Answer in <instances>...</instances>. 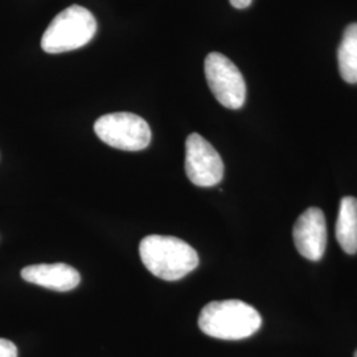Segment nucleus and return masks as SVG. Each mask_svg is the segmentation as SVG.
<instances>
[{"instance_id": "1", "label": "nucleus", "mask_w": 357, "mask_h": 357, "mask_svg": "<svg viewBox=\"0 0 357 357\" xmlns=\"http://www.w3.org/2000/svg\"><path fill=\"white\" fill-rule=\"evenodd\" d=\"M139 255L146 268L165 281H178L199 266L197 252L172 236L144 237L139 245Z\"/></svg>"}, {"instance_id": "2", "label": "nucleus", "mask_w": 357, "mask_h": 357, "mask_svg": "<svg viewBox=\"0 0 357 357\" xmlns=\"http://www.w3.org/2000/svg\"><path fill=\"white\" fill-rule=\"evenodd\" d=\"M261 326L262 318L255 307L237 299L211 302L199 315L200 330L221 340H243Z\"/></svg>"}, {"instance_id": "3", "label": "nucleus", "mask_w": 357, "mask_h": 357, "mask_svg": "<svg viewBox=\"0 0 357 357\" xmlns=\"http://www.w3.org/2000/svg\"><path fill=\"white\" fill-rule=\"evenodd\" d=\"M97 32L94 15L81 6H70L59 13L41 38V48L47 53H64L82 48Z\"/></svg>"}, {"instance_id": "4", "label": "nucleus", "mask_w": 357, "mask_h": 357, "mask_svg": "<svg viewBox=\"0 0 357 357\" xmlns=\"http://www.w3.org/2000/svg\"><path fill=\"white\" fill-rule=\"evenodd\" d=\"M94 131L103 143L123 151H141L151 142L149 123L132 113L102 115L96 121Z\"/></svg>"}, {"instance_id": "5", "label": "nucleus", "mask_w": 357, "mask_h": 357, "mask_svg": "<svg viewBox=\"0 0 357 357\" xmlns=\"http://www.w3.org/2000/svg\"><path fill=\"white\" fill-rule=\"evenodd\" d=\"M204 70L217 101L227 109H241L246 100V84L240 69L227 56L212 52L205 59Z\"/></svg>"}, {"instance_id": "6", "label": "nucleus", "mask_w": 357, "mask_h": 357, "mask_svg": "<svg viewBox=\"0 0 357 357\" xmlns=\"http://www.w3.org/2000/svg\"><path fill=\"white\" fill-rule=\"evenodd\" d=\"M185 174L197 187H213L224 178V163L220 153L196 132L185 141Z\"/></svg>"}, {"instance_id": "7", "label": "nucleus", "mask_w": 357, "mask_h": 357, "mask_svg": "<svg viewBox=\"0 0 357 357\" xmlns=\"http://www.w3.org/2000/svg\"><path fill=\"white\" fill-rule=\"evenodd\" d=\"M294 243L302 257L319 261L327 248V222L319 208H308L298 217L293 229Z\"/></svg>"}, {"instance_id": "8", "label": "nucleus", "mask_w": 357, "mask_h": 357, "mask_svg": "<svg viewBox=\"0 0 357 357\" xmlns=\"http://www.w3.org/2000/svg\"><path fill=\"white\" fill-rule=\"evenodd\" d=\"M22 278L54 291H70L81 282L76 268L65 264H40L31 265L22 270Z\"/></svg>"}, {"instance_id": "9", "label": "nucleus", "mask_w": 357, "mask_h": 357, "mask_svg": "<svg viewBox=\"0 0 357 357\" xmlns=\"http://www.w3.org/2000/svg\"><path fill=\"white\" fill-rule=\"evenodd\" d=\"M336 238L347 255L357 253V199L343 197L336 221Z\"/></svg>"}, {"instance_id": "10", "label": "nucleus", "mask_w": 357, "mask_h": 357, "mask_svg": "<svg viewBox=\"0 0 357 357\" xmlns=\"http://www.w3.org/2000/svg\"><path fill=\"white\" fill-rule=\"evenodd\" d=\"M339 70L348 84H357V23L347 26L337 51Z\"/></svg>"}, {"instance_id": "11", "label": "nucleus", "mask_w": 357, "mask_h": 357, "mask_svg": "<svg viewBox=\"0 0 357 357\" xmlns=\"http://www.w3.org/2000/svg\"><path fill=\"white\" fill-rule=\"evenodd\" d=\"M0 357H17L16 345L7 339H0Z\"/></svg>"}, {"instance_id": "12", "label": "nucleus", "mask_w": 357, "mask_h": 357, "mask_svg": "<svg viewBox=\"0 0 357 357\" xmlns=\"http://www.w3.org/2000/svg\"><path fill=\"white\" fill-rule=\"evenodd\" d=\"M230 4L237 8V10H243L252 4L253 0H229Z\"/></svg>"}, {"instance_id": "13", "label": "nucleus", "mask_w": 357, "mask_h": 357, "mask_svg": "<svg viewBox=\"0 0 357 357\" xmlns=\"http://www.w3.org/2000/svg\"><path fill=\"white\" fill-rule=\"evenodd\" d=\"M355 357H357V351L355 352Z\"/></svg>"}]
</instances>
